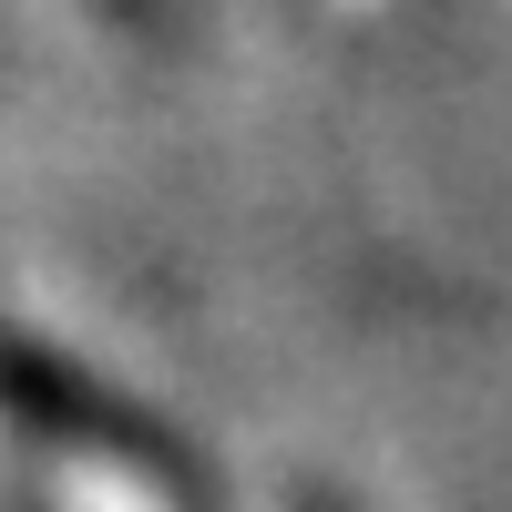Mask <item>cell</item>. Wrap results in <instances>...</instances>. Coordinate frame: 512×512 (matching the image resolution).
<instances>
[{"instance_id":"1","label":"cell","mask_w":512,"mask_h":512,"mask_svg":"<svg viewBox=\"0 0 512 512\" xmlns=\"http://www.w3.org/2000/svg\"><path fill=\"white\" fill-rule=\"evenodd\" d=\"M308 512H328V502H308Z\"/></svg>"}]
</instances>
